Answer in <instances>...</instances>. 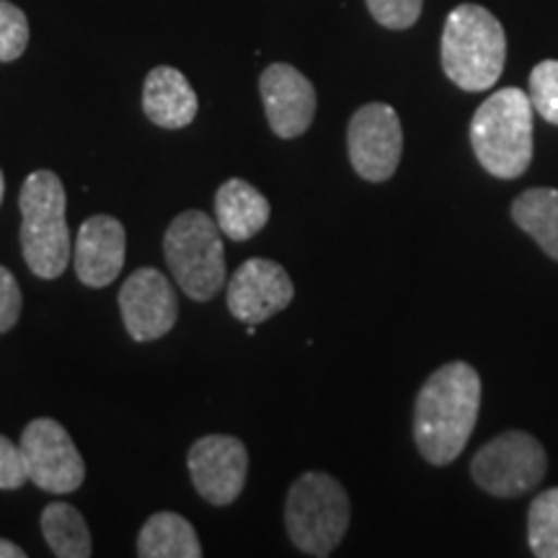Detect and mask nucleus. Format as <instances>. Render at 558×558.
<instances>
[{"mask_svg": "<svg viewBox=\"0 0 558 558\" xmlns=\"http://www.w3.org/2000/svg\"><path fill=\"white\" fill-rule=\"evenodd\" d=\"M481 378L469 362H448L416 396L414 442L432 465H450L476 429Z\"/></svg>", "mask_w": 558, "mask_h": 558, "instance_id": "1", "label": "nucleus"}, {"mask_svg": "<svg viewBox=\"0 0 558 558\" xmlns=\"http://www.w3.org/2000/svg\"><path fill=\"white\" fill-rule=\"evenodd\" d=\"M21 209V251L26 267L39 279L65 275L73 241L68 230V197L58 173L41 169L26 177L19 197Z\"/></svg>", "mask_w": 558, "mask_h": 558, "instance_id": "2", "label": "nucleus"}, {"mask_svg": "<svg viewBox=\"0 0 558 558\" xmlns=\"http://www.w3.org/2000/svg\"><path fill=\"white\" fill-rule=\"evenodd\" d=\"M533 101L525 90L501 88L481 104L471 120V145L478 163L497 179H518L533 160Z\"/></svg>", "mask_w": 558, "mask_h": 558, "instance_id": "3", "label": "nucleus"}, {"mask_svg": "<svg viewBox=\"0 0 558 558\" xmlns=\"http://www.w3.org/2000/svg\"><path fill=\"white\" fill-rule=\"evenodd\" d=\"M505 60L507 37L492 11L476 3L450 11L442 29V68L458 88L478 94L497 86Z\"/></svg>", "mask_w": 558, "mask_h": 558, "instance_id": "4", "label": "nucleus"}, {"mask_svg": "<svg viewBox=\"0 0 558 558\" xmlns=\"http://www.w3.org/2000/svg\"><path fill=\"white\" fill-rule=\"evenodd\" d=\"M352 507L344 486L329 473H303L290 486L284 522L290 541L308 556L326 558L344 541Z\"/></svg>", "mask_w": 558, "mask_h": 558, "instance_id": "5", "label": "nucleus"}, {"mask_svg": "<svg viewBox=\"0 0 558 558\" xmlns=\"http://www.w3.org/2000/svg\"><path fill=\"white\" fill-rule=\"evenodd\" d=\"M163 254L179 288L197 303L213 300L226 284L220 228L202 209H186L173 218L163 235Z\"/></svg>", "mask_w": 558, "mask_h": 558, "instance_id": "6", "label": "nucleus"}, {"mask_svg": "<svg viewBox=\"0 0 558 558\" xmlns=\"http://www.w3.org/2000/svg\"><path fill=\"white\" fill-rule=\"evenodd\" d=\"M546 450L527 432H505L476 452L471 476L486 494L514 499L535 488L546 476Z\"/></svg>", "mask_w": 558, "mask_h": 558, "instance_id": "7", "label": "nucleus"}, {"mask_svg": "<svg viewBox=\"0 0 558 558\" xmlns=\"http://www.w3.org/2000/svg\"><path fill=\"white\" fill-rule=\"evenodd\" d=\"M19 445L24 450L29 481L41 492L70 494L86 481V463L73 437L54 418L39 416L26 424Z\"/></svg>", "mask_w": 558, "mask_h": 558, "instance_id": "8", "label": "nucleus"}, {"mask_svg": "<svg viewBox=\"0 0 558 558\" xmlns=\"http://www.w3.org/2000/svg\"><path fill=\"white\" fill-rule=\"evenodd\" d=\"M347 148L357 177L373 184L388 181L401 163L403 130L393 107L365 104L352 114L347 130Z\"/></svg>", "mask_w": 558, "mask_h": 558, "instance_id": "9", "label": "nucleus"}, {"mask_svg": "<svg viewBox=\"0 0 558 558\" xmlns=\"http://www.w3.org/2000/svg\"><path fill=\"white\" fill-rule=\"evenodd\" d=\"M190 476L209 505L228 507L241 497L248 476V452L239 437L207 435L190 450Z\"/></svg>", "mask_w": 558, "mask_h": 558, "instance_id": "10", "label": "nucleus"}, {"mask_svg": "<svg viewBox=\"0 0 558 558\" xmlns=\"http://www.w3.org/2000/svg\"><path fill=\"white\" fill-rule=\"evenodd\" d=\"M124 329L135 341L166 337L179 320V300L173 284L158 269H135L120 290Z\"/></svg>", "mask_w": 558, "mask_h": 558, "instance_id": "11", "label": "nucleus"}, {"mask_svg": "<svg viewBox=\"0 0 558 558\" xmlns=\"http://www.w3.org/2000/svg\"><path fill=\"white\" fill-rule=\"evenodd\" d=\"M292 298L295 288L288 271L262 256L243 262L228 282V311L243 324L269 320L275 313L288 308Z\"/></svg>", "mask_w": 558, "mask_h": 558, "instance_id": "12", "label": "nucleus"}, {"mask_svg": "<svg viewBox=\"0 0 558 558\" xmlns=\"http://www.w3.org/2000/svg\"><path fill=\"white\" fill-rule=\"evenodd\" d=\"M259 94L271 132L282 140L303 135L316 117V88L288 62H275L262 73Z\"/></svg>", "mask_w": 558, "mask_h": 558, "instance_id": "13", "label": "nucleus"}, {"mask_svg": "<svg viewBox=\"0 0 558 558\" xmlns=\"http://www.w3.org/2000/svg\"><path fill=\"white\" fill-rule=\"evenodd\" d=\"M128 235L111 215H94L78 228L73 243L75 275L86 288H109L124 267Z\"/></svg>", "mask_w": 558, "mask_h": 558, "instance_id": "14", "label": "nucleus"}, {"mask_svg": "<svg viewBox=\"0 0 558 558\" xmlns=\"http://www.w3.org/2000/svg\"><path fill=\"white\" fill-rule=\"evenodd\" d=\"M143 111L158 128L184 130L197 117L199 99L181 70L171 65H158L145 78Z\"/></svg>", "mask_w": 558, "mask_h": 558, "instance_id": "15", "label": "nucleus"}, {"mask_svg": "<svg viewBox=\"0 0 558 558\" xmlns=\"http://www.w3.org/2000/svg\"><path fill=\"white\" fill-rule=\"evenodd\" d=\"M269 199L243 179H228L215 194V222L230 241H248L269 222Z\"/></svg>", "mask_w": 558, "mask_h": 558, "instance_id": "16", "label": "nucleus"}, {"mask_svg": "<svg viewBox=\"0 0 558 558\" xmlns=\"http://www.w3.org/2000/svg\"><path fill=\"white\" fill-rule=\"evenodd\" d=\"M137 556L143 558H199L202 543L192 522L177 512H156L137 535Z\"/></svg>", "mask_w": 558, "mask_h": 558, "instance_id": "17", "label": "nucleus"}, {"mask_svg": "<svg viewBox=\"0 0 558 558\" xmlns=\"http://www.w3.org/2000/svg\"><path fill=\"white\" fill-rule=\"evenodd\" d=\"M518 228L558 262V190H527L512 202Z\"/></svg>", "mask_w": 558, "mask_h": 558, "instance_id": "18", "label": "nucleus"}, {"mask_svg": "<svg viewBox=\"0 0 558 558\" xmlns=\"http://www.w3.org/2000/svg\"><path fill=\"white\" fill-rule=\"evenodd\" d=\"M41 535L54 556L88 558L94 554V541L83 514L65 501H52L41 512Z\"/></svg>", "mask_w": 558, "mask_h": 558, "instance_id": "19", "label": "nucleus"}, {"mask_svg": "<svg viewBox=\"0 0 558 558\" xmlns=\"http://www.w3.org/2000/svg\"><path fill=\"white\" fill-rule=\"evenodd\" d=\"M527 541L538 558H558V486L538 494L530 505Z\"/></svg>", "mask_w": 558, "mask_h": 558, "instance_id": "20", "label": "nucleus"}, {"mask_svg": "<svg viewBox=\"0 0 558 558\" xmlns=\"http://www.w3.org/2000/svg\"><path fill=\"white\" fill-rule=\"evenodd\" d=\"M527 96L543 120L558 124V60H543L533 68Z\"/></svg>", "mask_w": 558, "mask_h": 558, "instance_id": "21", "label": "nucleus"}, {"mask_svg": "<svg viewBox=\"0 0 558 558\" xmlns=\"http://www.w3.org/2000/svg\"><path fill=\"white\" fill-rule=\"evenodd\" d=\"M29 45V19L19 5L0 0V62H13Z\"/></svg>", "mask_w": 558, "mask_h": 558, "instance_id": "22", "label": "nucleus"}, {"mask_svg": "<svg viewBox=\"0 0 558 558\" xmlns=\"http://www.w3.org/2000/svg\"><path fill=\"white\" fill-rule=\"evenodd\" d=\"M367 11L380 26L393 32H403L414 26L422 16L424 0H365Z\"/></svg>", "mask_w": 558, "mask_h": 558, "instance_id": "23", "label": "nucleus"}, {"mask_svg": "<svg viewBox=\"0 0 558 558\" xmlns=\"http://www.w3.org/2000/svg\"><path fill=\"white\" fill-rule=\"evenodd\" d=\"M29 481V471H26V460L21 445H13L9 437L0 435V488L13 492Z\"/></svg>", "mask_w": 558, "mask_h": 558, "instance_id": "24", "label": "nucleus"}, {"mask_svg": "<svg viewBox=\"0 0 558 558\" xmlns=\"http://www.w3.org/2000/svg\"><path fill=\"white\" fill-rule=\"evenodd\" d=\"M21 316V290L16 277L0 267V333L11 331Z\"/></svg>", "mask_w": 558, "mask_h": 558, "instance_id": "25", "label": "nucleus"}, {"mask_svg": "<svg viewBox=\"0 0 558 558\" xmlns=\"http://www.w3.org/2000/svg\"><path fill=\"white\" fill-rule=\"evenodd\" d=\"M0 558H26V550L19 548L13 541L0 538Z\"/></svg>", "mask_w": 558, "mask_h": 558, "instance_id": "26", "label": "nucleus"}, {"mask_svg": "<svg viewBox=\"0 0 558 558\" xmlns=\"http://www.w3.org/2000/svg\"><path fill=\"white\" fill-rule=\"evenodd\" d=\"M3 192H5V179H3V171H0V202H3Z\"/></svg>", "mask_w": 558, "mask_h": 558, "instance_id": "27", "label": "nucleus"}]
</instances>
